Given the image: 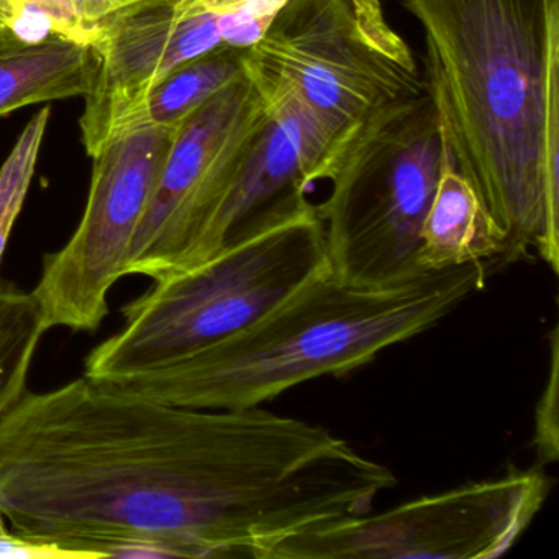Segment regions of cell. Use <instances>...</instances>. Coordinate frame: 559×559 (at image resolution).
<instances>
[{"mask_svg":"<svg viewBox=\"0 0 559 559\" xmlns=\"http://www.w3.org/2000/svg\"><path fill=\"white\" fill-rule=\"evenodd\" d=\"M391 467L300 418L191 408L83 376L0 421V512L81 558L274 559L366 515Z\"/></svg>","mask_w":559,"mask_h":559,"instance_id":"cell-1","label":"cell"},{"mask_svg":"<svg viewBox=\"0 0 559 559\" xmlns=\"http://www.w3.org/2000/svg\"><path fill=\"white\" fill-rule=\"evenodd\" d=\"M457 171L502 234L500 266L558 273L559 0H401Z\"/></svg>","mask_w":559,"mask_h":559,"instance_id":"cell-2","label":"cell"},{"mask_svg":"<svg viewBox=\"0 0 559 559\" xmlns=\"http://www.w3.org/2000/svg\"><path fill=\"white\" fill-rule=\"evenodd\" d=\"M486 270L464 264L384 289L349 286L325 270L221 342L123 384L181 407H261L427 332L483 289Z\"/></svg>","mask_w":559,"mask_h":559,"instance_id":"cell-3","label":"cell"},{"mask_svg":"<svg viewBox=\"0 0 559 559\" xmlns=\"http://www.w3.org/2000/svg\"><path fill=\"white\" fill-rule=\"evenodd\" d=\"M326 263L312 202L211 260L155 281L122 309L126 326L90 353L84 376L132 381L181 361L243 329Z\"/></svg>","mask_w":559,"mask_h":559,"instance_id":"cell-4","label":"cell"},{"mask_svg":"<svg viewBox=\"0 0 559 559\" xmlns=\"http://www.w3.org/2000/svg\"><path fill=\"white\" fill-rule=\"evenodd\" d=\"M430 94L372 112L345 140L329 198L316 205L330 273L349 286H402L424 276L421 224L450 155Z\"/></svg>","mask_w":559,"mask_h":559,"instance_id":"cell-5","label":"cell"},{"mask_svg":"<svg viewBox=\"0 0 559 559\" xmlns=\"http://www.w3.org/2000/svg\"><path fill=\"white\" fill-rule=\"evenodd\" d=\"M243 58L264 104L294 97L340 142L381 107L427 93L382 0H286Z\"/></svg>","mask_w":559,"mask_h":559,"instance_id":"cell-6","label":"cell"},{"mask_svg":"<svg viewBox=\"0 0 559 559\" xmlns=\"http://www.w3.org/2000/svg\"><path fill=\"white\" fill-rule=\"evenodd\" d=\"M542 469L418 497L294 536L274 559H492L519 542L548 499Z\"/></svg>","mask_w":559,"mask_h":559,"instance_id":"cell-7","label":"cell"},{"mask_svg":"<svg viewBox=\"0 0 559 559\" xmlns=\"http://www.w3.org/2000/svg\"><path fill=\"white\" fill-rule=\"evenodd\" d=\"M178 127L135 119L94 153L90 198L80 227L57 253L47 254L32 290L47 329L96 332L109 313L110 289L162 176Z\"/></svg>","mask_w":559,"mask_h":559,"instance_id":"cell-8","label":"cell"},{"mask_svg":"<svg viewBox=\"0 0 559 559\" xmlns=\"http://www.w3.org/2000/svg\"><path fill=\"white\" fill-rule=\"evenodd\" d=\"M266 119V104L245 71L178 127L122 277L158 281L181 270Z\"/></svg>","mask_w":559,"mask_h":559,"instance_id":"cell-9","label":"cell"},{"mask_svg":"<svg viewBox=\"0 0 559 559\" xmlns=\"http://www.w3.org/2000/svg\"><path fill=\"white\" fill-rule=\"evenodd\" d=\"M237 12V0H139L114 14L93 45L99 71L80 119L87 155L129 123L173 70L227 47Z\"/></svg>","mask_w":559,"mask_h":559,"instance_id":"cell-10","label":"cell"},{"mask_svg":"<svg viewBox=\"0 0 559 559\" xmlns=\"http://www.w3.org/2000/svg\"><path fill=\"white\" fill-rule=\"evenodd\" d=\"M503 251L502 234L450 153L421 224L418 267L435 273L471 263H500Z\"/></svg>","mask_w":559,"mask_h":559,"instance_id":"cell-11","label":"cell"},{"mask_svg":"<svg viewBox=\"0 0 559 559\" xmlns=\"http://www.w3.org/2000/svg\"><path fill=\"white\" fill-rule=\"evenodd\" d=\"M99 64L93 45L60 37L27 44L0 25V116L32 104L86 97Z\"/></svg>","mask_w":559,"mask_h":559,"instance_id":"cell-12","label":"cell"},{"mask_svg":"<svg viewBox=\"0 0 559 559\" xmlns=\"http://www.w3.org/2000/svg\"><path fill=\"white\" fill-rule=\"evenodd\" d=\"M243 74V50L215 48L163 78L143 97L130 122L142 119L155 126L179 127L202 104Z\"/></svg>","mask_w":559,"mask_h":559,"instance_id":"cell-13","label":"cell"},{"mask_svg":"<svg viewBox=\"0 0 559 559\" xmlns=\"http://www.w3.org/2000/svg\"><path fill=\"white\" fill-rule=\"evenodd\" d=\"M47 330L34 294L0 290V421L27 392L32 361Z\"/></svg>","mask_w":559,"mask_h":559,"instance_id":"cell-14","label":"cell"},{"mask_svg":"<svg viewBox=\"0 0 559 559\" xmlns=\"http://www.w3.org/2000/svg\"><path fill=\"white\" fill-rule=\"evenodd\" d=\"M50 116V107H45L40 112L35 114L34 119L15 142L11 155L0 168V263H2L12 228L31 189ZM2 289L4 286L0 281V290Z\"/></svg>","mask_w":559,"mask_h":559,"instance_id":"cell-15","label":"cell"},{"mask_svg":"<svg viewBox=\"0 0 559 559\" xmlns=\"http://www.w3.org/2000/svg\"><path fill=\"white\" fill-rule=\"evenodd\" d=\"M533 441H535L539 463L549 464L558 460V335H556V329L551 333L549 378L536 407Z\"/></svg>","mask_w":559,"mask_h":559,"instance_id":"cell-16","label":"cell"},{"mask_svg":"<svg viewBox=\"0 0 559 559\" xmlns=\"http://www.w3.org/2000/svg\"><path fill=\"white\" fill-rule=\"evenodd\" d=\"M0 558L70 559L81 556L51 543L35 542L15 530L11 532L5 525V516L0 512Z\"/></svg>","mask_w":559,"mask_h":559,"instance_id":"cell-17","label":"cell"},{"mask_svg":"<svg viewBox=\"0 0 559 559\" xmlns=\"http://www.w3.org/2000/svg\"><path fill=\"white\" fill-rule=\"evenodd\" d=\"M83 2L86 5L87 19L99 37L100 28L114 14L135 4L139 0H83Z\"/></svg>","mask_w":559,"mask_h":559,"instance_id":"cell-18","label":"cell"},{"mask_svg":"<svg viewBox=\"0 0 559 559\" xmlns=\"http://www.w3.org/2000/svg\"><path fill=\"white\" fill-rule=\"evenodd\" d=\"M11 15V5H9L8 0H0V25H8Z\"/></svg>","mask_w":559,"mask_h":559,"instance_id":"cell-19","label":"cell"}]
</instances>
